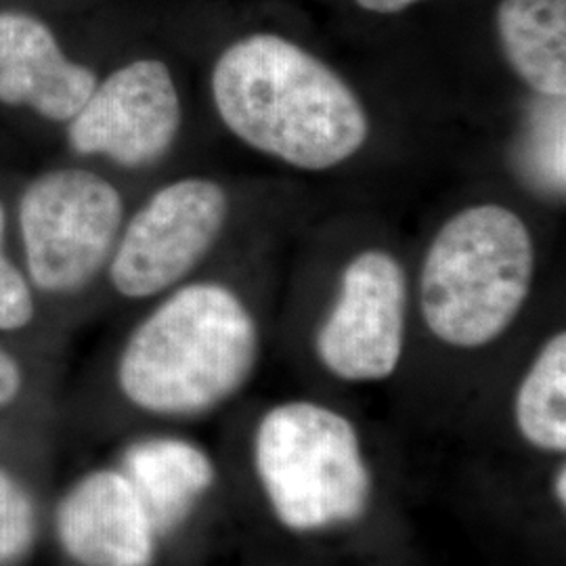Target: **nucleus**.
Masks as SVG:
<instances>
[{
  "label": "nucleus",
  "instance_id": "obj_8",
  "mask_svg": "<svg viewBox=\"0 0 566 566\" xmlns=\"http://www.w3.org/2000/svg\"><path fill=\"white\" fill-rule=\"evenodd\" d=\"M181 97L168 65L137 60L112 72L70 120L67 142L81 156L124 168L160 163L181 128Z\"/></svg>",
  "mask_w": 566,
  "mask_h": 566
},
{
  "label": "nucleus",
  "instance_id": "obj_17",
  "mask_svg": "<svg viewBox=\"0 0 566 566\" xmlns=\"http://www.w3.org/2000/svg\"><path fill=\"white\" fill-rule=\"evenodd\" d=\"M23 376L21 367L2 346H0V409L9 407L20 397Z\"/></svg>",
  "mask_w": 566,
  "mask_h": 566
},
{
  "label": "nucleus",
  "instance_id": "obj_12",
  "mask_svg": "<svg viewBox=\"0 0 566 566\" xmlns=\"http://www.w3.org/2000/svg\"><path fill=\"white\" fill-rule=\"evenodd\" d=\"M497 36L510 67L544 99L566 97V0H502Z\"/></svg>",
  "mask_w": 566,
  "mask_h": 566
},
{
  "label": "nucleus",
  "instance_id": "obj_11",
  "mask_svg": "<svg viewBox=\"0 0 566 566\" xmlns=\"http://www.w3.org/2000/svg\"><path fill=\"white\" fill-rule=\"evenodd\" d=\"M120 470L135 486L158 537L181 525L214 483L210 458L181 439H147L128 447Z\"/></svg>",
  "mask_w": 566,
  "mask_h": 566
},
{
  "label": "nucleus",
  "instance_id": "obj_3",
  "mask_svg": "<svg viewBox=\"0 0 566 566\" xmlns=\"http://www.w3.org/2000/svg\"><path fill=\"white\" fill-rule=\"evenodd\" d=\"M535 273L525 221L502 203L455 212L426 250L420 308L428 329L455 348L495 343L523 311Z\"/></svg>",
  "mask_w": 566,
  "mask_h": 566
},
{
  "label": "nucleus",
  "instance_id": "obj_20",
  "mask_svg": "<svg viewBox=\"0 0 566 566\" xmlns=\"http://www.w3.org/2000/svg\"><path fill=\"white\" fill-rule=\"evenodd\" d=\"M4 223H7V219H4V206L0 203V254H2V242H4Z\"/></svg>",
  "mask_w": 566,
  "mask_h": 566
},
{
  "label": "nucleus",
  "instance_id": "obj_18",
  "mask_svg": "<svg viewBox=\"0 0 566 566\" xmlns=\"http://www.w3.org/2000/svg\"><path fill=\"white\" fill-rule=\"evenodd\" d=\"M364 11L378 13V15H395L405 9L422 2V0H355Z\"/></svg>",
  "mask_w": 566,
  "mask_h": 566
},
{
  "label": "nucleus",
  "instance_id": "obj_16",
  "mask_svg": "<svg viewBox=\"0 0 566 566\" xmlns=\"http://www.w3.org/2000/svg\"><path fill=\"white\" fill-rule=\"evenodd\" d=\"M34 298L30 283L4 254H0V332H15L32 322Z\"/></svg>",
  "mask_w": 566,
  "mask_h": 566
},
{
  "label": "nucleus",
  "instance_id": "obj_13",
  "mask_svg": "<svg viewBox=\"0 0 566 566\" xmlns=\"http://www.w3.org/2000/svg\"><path fill=\"white\" fill-rule=\"evenodd\" d=\"M518 432L549 453L566 449V334H554L537 353L514 401Z\"/></svg>",
  "mask_w": 566,
  "mask_h": 566
},
{
  "label": "nucleus",
  "instance_id": "obj_6",
  "mask_svg": "<svg viewBox=\"0 0 566 566\" xmlns=\"http://www.w3.org/2000/svg\"><path fill=\"white\" fill-rule=\"evenodd\" d=\"M229 198L219 182L181 179L158 189L122 233L109 280L126 298H149L187 277L223 233Z\"/></svg>",
  "mask_w": 566,
  "mask_h": 566
},
{
  "label": "nucleus",
  "instance_id": "obj_5",
  "mask_svg": "<svg viewBox=\"0 0 566 566\" xmlns=\"http://www.w3.org/2000/svg\"><path fill=\"white\" fill-rule=\"evenodd\" d=\"M120 191L82 168L53 170L32 182L20 203L30 280L44 292H76L109 259L120 235Z\"/></svg>",
  "mask_w": 566,
  "mask_h": 566
},
{
  "label": "nucleus",
  "instance_id": "obj_2",
  "mask_svg": "<svg viewBox=\"0 0 566 566\" xmlns=\"http://www.w3.org/2000/svg\"><path fill=\"white\" fill-rule=\"evenodd\" d=\"M261 353L259 325L223 283H189L130 334L122 395L156 416H198L242 390Z\"/></svg>",
  "mask_w": 566,
  "mask_h": 566
},
{
  "label": "nucleus",
  "instance_id": "obj_14",
  "mask_svg": "<svg viewBox=\"0 0 566 566\" xmlns=\"http://www.w3.org/2000/svg\"><path fill=\"white\" fill-rule=\"evenodd\" d=\"M39 535L36 506L4 468H0V566L15 565L32 549Z\"/></svg>",
  "mask_w": 566,
  "mask_h": 566
},
{
  "label": "nucleus",
  "instance_id": "obj_10",
  "mask_svg": "<svg viewBox=\"0 0 566 566\" xmlns=\"http://www.w3.org/2000/svg\"><path fill=\"white\" fill-rule=\"evenodd\" d=\"M95 86V72L67 60L41 20L0 13V103L30 107L46 120L70 122Z\"/></svg>",
  "mask_w": 566,
  "mask_h": 566
},
{
  "label": "nucleus",
  "instance_id": "obj_7",
  "mask_svg": "<svg viewBox=\"0 0 566 566\" xmlns=\"http://www.w3.org/2000/svg\"><path fill=\"white\" fill-rule=\"evenodd\" d=\"M407 322L403 264L386 250H364L340 275L336 303L315 338L317 357L346 382H380L401 364Z\"/></svg>",
  "mask_w": 566,
  "mask_h": 566
},
{
  "label": "nucleus",
  "instance_id": "obj_1",
  "mask_svg": "<svg viewBox=\"0 0 566 566\" xmlns=\"http://www.w3.org/2000/svg\"><path fill=\"white\" fill-rule=\"evenodd\" d=\"M212 99L248 147L301 170H329L361 151L369 116L338 72L277 34L227 46L212 70Z\"/></svg>",
  "mask_w": 566,
  "mask_h": 566
},
{
  "label": "nucleus",
  "instance_id": "obj_4",
  "mask_svg": "<svg viewBox=\"0 0 566 566\" xmlns=\"http://www.w3.org/2000/svg\"><path fill=\"white\" fill-rule=\"evenodd\" d=\"M254 465L275 516L298 533L355 523L371 500L359 434L325 405L269 409L256 428Z\"/></svg>",
  "mask_w": 566,
  "mask_h": 566
},
{
  "label": "nucleus",
  "instance_id": "obj_19",
  "mask_svg": "<svg viewBox=\"0 0 566 566\" xmlns=\"http://www.w3.org/2000/svg\"><path fill=\"white\" fill-rule=\"evenodd\" d=\"M554 497L560 506H566V468L565 464H560L556 476H554Z\"/></svg>",
  "mask_w": 566,
  "mask_h": 566
},
{
  "label": "nucleus",
  "instance_id": "obj_9",
  "mask_svg": "<svg viewBox=\"0 0 566 566\" xmlns=\"http://www.w3.org/2000/svg\"><path fill=\"white\" fill-rule=\"evenodd\" d=\"M60 546L81 566H151L158 533L122 470L103 468L67 489L55 512Z\"/></svg>",
  "mask_w": 566,
  "mask_h": 566
},
{
  "label": "nucleus",
  "instance_id": "obj_15",
  "mask_svg": "<svg viewBox=\"0 0 566 566\" xmlns=\"http://www.w3.org/2000/svg\"><path fill=\"white\" fill-rule=\"evenodd\" d=\"M531 163L552 191H565V99H554L542 128L533 130Z\"/></svg>",
  "mask_w": 566,
  "mask_h": 566
}]
</instances>
